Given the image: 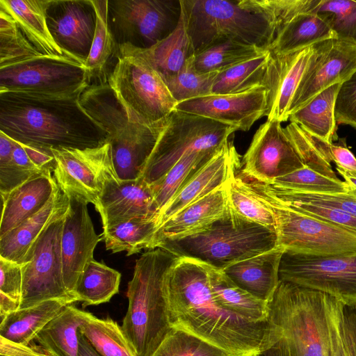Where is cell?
Instances as JSON below:
<instances>
[{
  "mask_svg": "<svg viewBox=\"0 0 356 356\" xmlns=\"http://www.w3.org/2000/svg\"><path fill=\"white\" fill-rule=\"evenodd\" d=\"M165 292L171 326L201 338L229 356H261L278 339L270 318L250 321L218 305L207 265L197 260L178 257L167 273Z\"/></svg>",
  "mask_w": 356,
  "mask_h": 356,
  "instance_id": "1",
  "label": "cell"
},
{
  "mask_svg": "<svg viewBox=\"0 0 356 356\" xmlns=\"http://www.w3.org/2000/svg\"><path fill=\"white\" fill-rule=\"evenodd\" d=\"M80 95L0 92V131L22 143L47 149L102 145L108 135L83 108Z\"/></svg>",
  "mask_w": 356,
  "mask_h": 356,
  "instance_id": "2",
  "label": "cell"
},
{
  "mask_svg": "<svg viewBox=\"0 0 356 356\" xmlns=\"http://www.w3.org/2000/svg\"><path fill=\"white\" fill-rule=\"evenodd\" d=\"M279 333L264 356H334V334L345 306L323 292L280 280L268 302Z\"/></svg>",
  "mask_w": 356,
  "mask_h": 356,
  "instance_id": "3",
  "label": "cell"
},
{
  "mask_svg": "<svg viewBox=\"0 0 356 356\" xmlns=\"http://www.w3.org/2000/svg\"><path fill=\"white\" fill-rule=\"evenodd\" d=\"M179 257L157 248L136 261L128 283L122 329L137 356H153L172 327L165 292L167 273Z\"/></svg>",
  "mask_w": 356,
  "mask_h": 356,
  "instance_id": "4",
  "label": "cell"
},
{
  "mask_svg": "<svg viewBox=\"0 0 356 356\" xmlns=\"http://www.w3.org/2000/svg\"><path fill=\"white\" fill-rule=\"evenodd\" d=\"M86 112L106 132L115 171L120 180L141 177L164 120L153 124L134 118L107 82L90 84L80 95Z\"/></svg>",
  "mask_w": 356,
  "mask_h": 356,
  "instance_id": "5",
  "label": "cell"
},
{
  "mask_svg": "<svg viewBox=\"0 0 356 356\" xmlns=\"http://www.w3.org/2000/svg\"><path fill=\"white\" fill-rule=\"evenodd\" d=\"M276 247V232L241 217L228 204L225 214L207 227L185 237L163 240L156 248L224 270Z\"/></svg>",
  "mask_w": 356,
  "mask_h": 356,
  "instance_id": "6",
  "label": "cell"
},
{
  "mask_svg": "<svg viewBox=\"0 0 356 356\" xmlns=\"http://www.w3.org/2000/svg\"><path fill=\"white\" fill-rule=\"evenodd\" d=\"M195 54L216 43L236 40L268 50L275 32L261 15L238 0H180Z\"/></svg>",
  "mask_w": 356,
  "mask_h": 356,
  "instance_id": "7",
  "label": "cell"
},
{
  "mask_svg": "<svg viewBox=\"0 0 356 356\" xmlns=\"http://www.w3.org/2000/svg\"><path fill=\"white\" fill-rule=\"evenodd\" d=\"M241 178L250 193L272 211L277 246L312 255L356 252L355 232L290 207L269 195L254 181Z\"/></svg>",
  "mask_w": 356,
  "mask_h": 356,
  "instance_id": "8",
  "label": "cell"
},
{
  "mask_svg": "<svg viewBox=\"0 0 356 356\" xmlns=\"http://www.w3.org/2000/svg\"><path fill=\"white\" fill-rule=\"evenodd\" d=\"M107 83L130 115L144 124L163 121L177 104L162 76L129 44L118 45Z\"/></svg>",
  "mask_w": 356,
  "mask_h": 356,
  "instance_id": "9",
  "label": "cell"
},
{
  "mask_svg": "<svg viewBox=\"0 0 356 356\" xmlns=\"http://www.w3.org/2000/svg\"><path fill=\"white\" fill-rule=\"evenodd\" d=\"M236 131L233 126L175 109L165 119L140 178L151 186L184 156L217 150Z\"/></svg>",
  "mask_w": 356,
  "mask_h": 356,
  "instance_id": "10",
  "label": "cell"
},
{
  "mask_svg": "<svg viewBox=\"0 0 356 356\" xmlns=\"http://www.w3.org/2000/svg\"><path fill=\"white\" fill-rule=\"evenodd\" d=\"M89 85L86 62L68 56L40 54L0 67V92L75 95Z\"/></svg>",
  "mask_w": 356,
  "mask_h": 356,
  "instance_id": "11",
  "label": "cell"
},
{
  "mask_svg": "<svg viewBox=\"0 0 356 356\" xmlns=\"http://www.w3.org/2000/svg\"><path fill=\"white\" fill-rule=\"evenodd\" d=\"M67 207L68 205L42 232L21 264L22 289L19 309L51 299L78 302L69 294L63 275L60 241Z\"/></svg>",
  "mask_w": 356,
  "mask_h": 356,
  "instance_id": "12",
  "label": "cell"
},
{
  "mask_svg": "<svg viewBox=\"0 0 356 356\" xmlns=\"http://www.w3.org/2000/svg\"><path fill=\"white\" fill-rule=\"evenodd\" d=\"M279 278L323 292L356 308V252L321 256L284 250Z\"/></svg>",
  "mask_w": 356,
  "mask_h": 356,
  "instance_id": "13",
  "label": "cell"
},
{
  "mask_svg": "<svg viewBox=\"0 0 356 356\" xmlns=\"http://www.w3.org/2000/svg\"><path fill=\"white\" fill-rule=\"evenodd\" d=\"M180 0L108 1V24L116 44L146 49L177 26Z\"/></svg>",
  "mask_w": 356,
  "mask_h": 356,
  "instance_id": "14",
  "label": "cell"
},
{
  "mask_svg": "<svg viewBox=\"0 0 356 356\" xmlns=\"http://www.w3.org/2000/svg\"><path fill=\"white\" fill-rule=\"evenodd\" d=\"M51 149L56 160L53 177L63 193L79 195L95 204L106 184L118 178L107 142L91 148Z\"/></svg>",
  "mask_w": 356,
  "mask_h": 356,
  "instance_id": "15",
  "label": "cell"
},
{
  "mask_svg": "<svg viewBox=\"0 0 356 356\" xmlns=\"http://www.w3.org/2000/svg\"><path fill=\"white\" fill-rule=\"evenodd\" d=\"M293 97L289 115L316 95L356 72V42L339 38L316 42Z\"/></svg>",
  "mask_w": 356,
  "mask_h": 356,
  "instance_id": "16",
  "label": "cell"
},
{
  "mask_svg": "<svg viewBox=\"0 0 356 356\" xmlns=\"http://www.w3.org/2000/svg\"><path fill=\"white\" fill-rule=\"evenodd\" d=\"M305 165L281 122L267 120L257 130L243 155L241 172L243 178L270 184Z\"/></svg>",
  "mask_w": 356,
  "mask_h": 356,
  "instance_id": "17",
  "label": "cell"
},
{
  "mask_svg": "<svg viewBox=\"0 0 356 356\" xmlns=\"http://www.w3.org/2000/svg\"><path fill=\"white\" fill-rule=\"evenodd\" d=\"M64 193L69 200L60 241L64 281L69 294L79 302L75 294L77 283L103 238L95 231L88 211L89 202L79 195Z\"/></svg>",
  "mask_w": 356,
  "mask_h": 356,
  "instance_id": "18",
  "label": "cell"
},
{
  "mask_svg": "<svg viewBox=\"0 0 356 356\" xmlns=\"http://www.w3.org/2000/svg\"><path fill=\"white\" fill-rule=\"evenodd\" d=\"M175 109L248 131L266 116L267 91L264 85H258L236 93L211 94L179 102Z\"/></svg>",
  "mask_w": 356,
  "mask_h": 356,
  "instance_id": "19",
  "label": "cell"
},
{
  "mask_svg": "<svg viewBox=\"0 0 356 356\" xmlns=\"http://www.w3.org/2000/svg\"><path fill=\"white\" fill-rule=\"evenodd\" d=\"M47 23L62 50L86 62L96 28V13L91 0H52L47 10Z\"/></svg>",
  "mask_w": 356,
  "mask_h": 356,
  "instance_id": "20",
  "label": "cell"
},
{
  "mask_svg": "<svg viewBox=\"0 0 356 356\" xmlns=\"http://www.w3.org/2000/svg\"><path fill=\"white\" fill-rule=\"evenodd\" d=\"M240 155L232 141H227L195 171L163 209L159 227L184 208L224 186L241 168Z\"/></svg>",
  "mask_w": 356,
  "mask_h": 356,
  "instance_id": "21",
  "label": "cell"
},
{
  "mask_svg": "<svg viewBox=\"0 0 356 356\" xmlns=\"http://www.w3.org/2000/svg\"><path fill=\"white\" fill-rule=\"evenodd\" d=\"M312 51L309 46L283 54L270 52L263 80L267 91V120L280 122L289 120L293 97Z\"/></svg>",
  "mask_w": 356,
  "mask_h": 356,
  "instance_id": "22",
  "label": "cell"
},
{
  "mask_svg": "<svg viewBox=\"0 0 356 356\" xmlns=\"http://www.w3.org/2000/svg\"><path fill=\"white\" fill-rule=\"evenodd\" d=\"M94 206L101 216L103 229L135 218L158 222L152 187L140 177L108 181Z\"/></svg>",
  "mask_w": 356,
  "mask_h": 356,
  "instance_id": "23",
  "label": "cell"
},
{
  "mask_svg": "<svg viewBox=\"0 0 356 356\" xmlns=\"http://www.w3.org/2000/svg\"><path fill=\"white\" fill-rule=\"evenodd\" d=\"M227 208L225 184L164 222L156 233L154 249L163 240L185 237L204 229L222 218Z\"/></svg>",
  "mask_w": 356,
  "mask_h": 356,
  "instance_id": "24",
  "label": "cell"
},
{
  "mask_svg": "<svg viewBox=\"0 0 356 356\" xmlns=\"http://www.w3.org/2000/svg\"><path fill=\"white\" fill-rule=\"evenodd\" d=\"M58 187L51 173H40L1 197L0 237L42 209Z\"/></svg>",
  "mask_w": 356,
  "mask_h": 356,
  "instance_id": "25",
  "label": "cell"
},
{
  "mask_svg": "<svg viewBox=\"0 0 356 356\" xmlns=\"http://www.w3.org/2000/svg\"><path fill=\"white\" fill-rule=\"evenodd\" d=\"M284 251L277 246L222 270L238 286L268 302L280 282L279 268Z\"/></svg>",
  "mask_w": 356,
  "mask_h": 356,
  "instance_id": "26",
  "label": "cell"
},
{
  "mask_svg": "<svg viewBox=\"0 0 356 356\" xmlns=\"http://www.w3.org/2000/svg\"><path fill=\"white\" fill-rule=\"evenodd\" d=\"M68 202L58 186L42 209L0 237V257L21 264L32 244Z\"/></svg>",
  "mask_w": 356,
  "mask_h": 356,
  "instance_id": "27",
  "label": "cell"
},
{
  "mask_svg": "<svg viewBox=\"0 0 356 356\" xmlns=\"http://www.w3.org/2000/svg\"><path fill=\"white\" fill-rule=\"evenodd\" d=\"M51 1L52 0H0V9L6 11L15 19L27 40L42 54L70 56L58 45L48 28L47 10Z\"/></svg>",
  "mask_w": 356,
  "mask_h": 356,
  "instance_id": "28",
  "label": "cell"
},
{
  "mask_svg": "<svg viewBox=\"0 0 356 356\" xmlns=\"http://www.w3.org/2000/svg\"><path fill=\"white\" fill-rule=\"evenodd\" d=\"M75 302L70 299L56 298L17 309L1 319L0 336L13 342L30 343L66 306Z\"/></svg>",
  "mask_w": 356,
  "mask_h": 356,
  "instance_id": "29",
  "label": "cell"
},
{
  "mask_svg": "<svg viewBox=\"0 0 356 356\" xmlns=\"http://www.w3.org/2000/svg\"><path fill=\"white\" fill-rule=\"evenodd\" d=\"M131 46L162 77L178 72L186 60L195 55L181 6L178 24L168 36L149 48Z\"/></svg>",
  "mask_w": 356,
  "mask_h": 356,
  "instance_id": "30",
  "label": "cell"
},
{
  "mask_svg": "<svg viewBox=\"0 0 356 356\" xmlns=\"http://www.w3.org/2000/svg\"><path fill=\"white\" fill-rule=\"evenodd\" d=\"M209 284L220 307L252 321L269 320L268 302L260 300L234 283L222 270L207 265Z\"/></svg>",
  "mask_w": 356,
  "mask_h": 356,
  "instance_id": "31",
  "label": "cell"
},
{
  "mask_svg": "<svg viewBox=\"0 0 356 356\" xmlns=\"http://www.w3.org/2000/svg\"><path fill=\"white\" fill-rule=\"evenodd\" d=\"M337 38L316 14L305 12L291 19L275 35L268 48L273 54L295 51L330 38Z\"/></svg>",
  "mask_w": 356,
  "mask_h": 356,
  "instance_id": "32",
  "label": "cell"
},
{
  "mask_svg": "<svg viewBox=\"0 0 356 356\" xmlns=\"http://www.w3.org/2000/svg\"><path fill=\"white\" fill-rule=\"evenodd\" d=\"M341 84L330 86L292 113L289 118L290 122L297 124L311 135L334 143L337 138L335 104Z\"/></svg>",
  "mask_w": 356,
  "mask_h": 356,
  "instance_id": "33",
  "label": "cell"
},
{
  "mask_svg": "<svg viewBox=\"0 0 356 356\" xmlns=\"http://www.w3.org/2000/svg\"><path fill=\"white\" fill-rule=\"evenodd\" d=\"M86 311L66 306L35 337L34 341L56 356H79V329Z\"/></svg>",
  "mask_w": 356,
  "mask_h": 356,
  "instance_id": "34",
  "label": "cell"
},
{
  "mask_svg": "<svg viewBox=\"0 0 356 356\" xmlns=\"http://www.w3.org/2000/svg\"><path fill=\"white\" fill-rule=\"evenodd\" d=\"M157 220L135 218L103 229L102 238L107 250L127 252L129 256L144 249H154Z\"/></svg>",
  "mask_w": 356,
  "mask_h": 356,
  "instance_id": "35",
  "label": "cell"
},
{
  "mask_svg": "<svg viewBox=\"0 0 356 356\" xmlns=\"http://www.w3.org/2000/svg\"><path fill=\"white\" fill-rule=\"evenodd\" d=\"M42 172L31 161L22 144L0 131V193L1 197Z\"/></svg>",
  "mask_w": 356,
  "mask_h": 356,
  "instance_id": "36",
  "label": "cell"
},
{
  "mask_svg": "<svg viewBox=\"0 0 356 356\" xmlns=\"http://www.w3.org/2000/svg\"><path fill=\"white\" fill-rule=\"evenodd\" d=\"M79 332L100 356H137L122 327L109 317L99 318L86 312Z\"/></svg>",
  "mask_w": 356,
  "mask_h": 356,
  "instance_id": "37",
  "label": "cell"
},
{
  "mask_svg": "<svg viewBox=\"0 0 356 356\" xmlns=\"http://www.w3.org/2000/svg\"><path fill=\"white\" fill-rule=\"evenodd\" d=\"M121 274L95 259L85 267L75 290L83 307L108 302L119 292Z\"/></svg>",
  "mask_w": 356,
  "mask_h": 356,
  "instance_id": "38",
  "label": "cell"
},
{
  "mask_svg": "<svg viewBox=\"0 0 356 356\" xmlns=\"http://www.w3.org/2000/svg\"><path fill=\"white\" fill-rule=\"evenodd\" d=\"M96 13V28L92 47L86 66L88 72L89 83L97 80L98 83H106L103 75L118 46L115 42L108 24V1L91 0Z\"/></svg>",
  "mask_w": 356,
  "mask_h": 356,
  "instance_id": "39",
  "label": "cell"
},
{
  "mask_svg": "<svg viewBox=\"0 0 356 356\" xmlns=\"http://www.w3.org/2000/svg\"><path fill=\"white\" fill-rule=\"evenodd\" d=\"M268 51V49L255 45L226 40L195 54L194 64L200 72H222Z\"/></svg>",
  "mask_w": 356,
  "mask_h": 356,
  "instance_id": "40",
  "label": "cell"
},
{
  "mask_svg": "<svg viewBox=\"0 0 356 356\" xmlns=\"http://www.w3.org/2000/svg\"><path fill=\"white\" fill-rule=\"evenodd\" d=\"M217 150L196 152L184 156L161 179L151 185L158 218L165 207L192 175L208 161Z\"/></svg>",
  "mask_w": 356,
  "mask_h": 356,
  "instance_id": "41",
  "label": "cell"
},
{
  "mask_svg": "<svg viewBox=\"0 0 356 356\" xmlns=\"http://www.w3.org/2000/svg\"><path fill=\"white\" fill-rule=\"evenodd\" d=\"M254 181L264 191L282 203L356 233V218L343 211L307 200L295 191Z\"/></svg>",
  "mask_w": 356,
  "mask_h": 356,
  "instance_id": "42",
  "label": "cell"
},
{
  "mask_svg": "<svg viewBox=\"0 0 356 356\" xmlns=\"http://www.w3.org/2000/svg\"><path fill=\"white\" fill-rule=\"evenodd\" d=\"M269 58L268 51L219 72L213 83L212 94L236 93L263 85Z\"/></svg>",
  "mask_w": 356,
  "mask_h": 356,
  "instance_id": "43",
  "label": "cell"
},
{
  "mask_svg": "<svg viewBox=\"0 0 356 356\" xmlns=\"http://www.w3.org/2000/svg\"><path fill=\"white\" fill-rule=\"evenodd\" d=\"M229 207L241 217L276 232L272 211L247 188L242 178L234 174L225 184Z\"/></svg>",
  "mask_w": 356,
  "mask_h": 356,
  "instance_id": "44",
  "label": "cell"
},
{
  "mask_svg": "<svg viewBox=\"0 0 356 356\" xmlns=\"http://www.w3.org/2000/svg\"><path fill=\"white\" fill-rule=\"evenodd\" d=\"M190 57L176 74L162 77L177 103L212 94L216 77L220 72H200Z\"/></svg>",
  "mask_w": 356,
  "mask_h": 356,
  "instance_id": "45",
  "label": "cell"
},
{
  "mask_svg": "<svg viewBox=\"0 0 356 356\" xmlns=\"http://www.w3.org/2000/svg\"><path fill=\"white\" fill-rule=\"evenodd\" d=\"M268 184L292 191L318 194L343 193L351 189L344 181L326 176L306 165L275 179Z\"/></svg>",
  "mask_w": 356,
  "mask_h": 356,
  "instance_id": "46",
  "label": "cell"
},
{
  "mask_svg": "<svg viewBox=\"0 0 356 356\" xmlns=\"http://www.w3.org/2000/svg\"><path fill=\"white\" fill-rule=\"evenodd\" d=\"M309 12L322 18L337 38L356 42V1L313 0Z\"/></svg>",
  "mask_w": 356,
  "mask_h": 356,
  "instance_id": "47",
  "label": "cell"
},
{
  "mask_svg": "<svg viewBox=\"0 0 356 356\" xmlns=\"http://www.w3.org/2000/svg\"><path fill=\"white\" fill-rule=\"evenodd\" d=\"M40 54L23 34L15 19L0 9V67Z\"/></svg>",
  "mask_w": 356,
  "mask_h": 356,
  "instance_id": "48",
  "label": "cell"
},
{
  "mask_svg": "<svg viewBox=\"0 0 356 356\" xmlns=\"http://www.w3.org/2000/svg\"><path fill=\"white\" fill-rule=\"evenodd\" d=\"M153 356H229L224 350L181 329L172 327Z\"/></svg>",
  "mask_w": 356,
  "mask_h": 356,
  "instance_id": "49",
  "label": "cell"
},
{
  "mask_svg": "<svg viewBox=\"0 0 356 356\" xmlns=\"http://www.w3.org/2000/svg\"><path fill=\"white\" fill-rule=\"evenodd\" d=\"M284 132L300 153L306 165L332 178H338L329 163L316 149L302 128L296 123L290 122Z\"/></svg>",
  "mask_w": 356,
  "mask_h": 356,
  "instance_id": "50",
  "label": "cell"
},
{
  "mask_svg": "<svg viewBox=\"0 0 356 356\" xmlns=\"http://www.w3.org/2000/svg\"><path fill=\"white\" fill-rule=\"evenodd\" d=\"M334 356H356V308L344 306L334 334Z\"/></svg>",
  "mask_w": 356,
  "mask_h": 356,
  "instance_id": "51",
  "label": "cell"
},
{
  "mask_svg": "<svg viewBox=\"0 0 356 356\" xmlns=\"http://www.w3.org/2000/svg\"><path fill=\"white\" fill-rule=\"evenodd\" d=\"M337 123L356 129V72L341 84L335 104Z\"/></svg>",
  "mask_w": 356,
  "mask_h": 356,
  "instance_id": "52",
  "label": "cell"
},
{
  "mask_svg": "<svg viewBox=\"0 0 356 356\" xmlns=\"http://www.w3.org/2000/svg\"><path fill=\"white\" fill-rule=\"evenodd\" d=\"M0 293L20 303L22 289V265L0 257Z\"/></svg>",
  "mask_w": 356,
  "mask_h": 356,
  "instance_id": "53",
  "label": "cell"
},
{
  "mask_svg": "<svg viewBox=\"0 0 356 356\" xmlns=\"http://www.w3.org/2000/svg\"><path fill=\"white\" fill-rule=\"evenodd\" d=\"M0 356H56L34 341L28 344L11 341L0 336Z\"/></svg>",
  "mask_w": 356,
  "mask_h": 356,
  "instance_id": "54",
  "label": "cell"
},
{
  "mask_svg": "<svg viewBox=\"0 0 356 356\" xmlns=\"http://www.w3.org/2000/svg\"><path fill=\"white\" fill-rule=\"evenodd\" d=\"M22 144L31 161L40 171L53 173L56 160L51 149Z\"/></svg>",
  "mask_w": 356,
  "mask_h": 356,
  "instance_id": "55",
  "label": "cell"
},
{
  "mask_svg": "<svg viewBox=\"0 0 356 356\" xmlns=\"http://www.w3.org/2000/svg\"><path fill=\"white\" fill-rule=\"evenodd\" d=\"M79 356H100L86 338L79 332Z\"/></svg>",
  "mask_w": 356,
  "mask_h": 356,
  "instance_id": "56",
  "label": "cell"
},
{
  "mask_svg": "<svg viewBox=\"0 0 356 356\" xmlns=\"http://www.w3.org/2000/svg\"><path fill=\"white\" fill-rule=\"evenodd\" d=\"M338 173L343 178L351 188L356 190V172L348 170L336 166Z\"/></svg>",
  "mask_w": 356,
  "mask_h": 356,
  "instance_id": "57",
  "label": "cell"
}]
</instances>
